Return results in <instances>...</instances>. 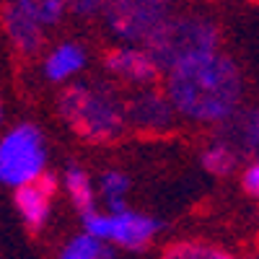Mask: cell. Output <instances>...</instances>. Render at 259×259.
Segmentation results:
<instances>
[{"label": "cell", "instance_id": "cell-1", "mask_svg": "<svg viewBox=\"0 0 259 259\" xmlns=\"http://www.w3.org/2000/svg\"><path fill=\"white\" fill-rule=\"evenodd\" d=\"M166 94L174 109L194 122H231L239 114L244 80L228 55L192 57L168 70Z\"/></svg>", "mask_w": 259, "mask_h": 259}, {"label": "cell", "instance_id": "cell-2", "mask_svg": "<svg viewBox=\"0 0 259 259\" xmlns=\"http://www.w3.org/2000/svg\"><path fill=\"white\" fill-rule=\"evenodd\" d=\"M57 112L78 138L89 143H112L127 127L124 104L109 83H78L65 89L57 99Z\"/></svg>", "mask_w": 259, "mask_h": 259}, {"label": "cell", "instance_id": "cell-3", "mask_svg": "<svg viewBox=\"0 0 259 259\" xmlns=\"http://www.w3.org/2000/svg\"><path fill=\"white\" fill-rule=\"evenodd\" d=\"M221 31L210 18L202 16H171L166 24L145 41V50L153 55L161 70H174L177 65L218 52Z\"/></svg>", "mask_w": 259, "mask_h": 259}, {"label": "cell", "instance_id": "cell-4", "mask_svg": "<svg viewBox=\"0 0 259 259\" xmlns=\"http://www.w3.org/2000/svg\"><path fill=\"white\" fill-rule=\"evenodd\" d=\"M47 148L39 124L24 122L13 127L0 143V182L8 187H26L45 174Z\"/></svg>", "mask_w": 259, "mask_h": 259}, {"label": "cell", "instance_id": "cell-5", "mask_svg": "<svg viewBox=\"0 0 259 259\" xmlns=\"http://www.w3.org/2000/svg\"><path fill=\"white\" fill-rule=\"evenodd\" d=\"M171 0H109L104 21L124 41H148L171 18Z\"/></svg>", "mask_w": 259, "mask_h": 259}, {"label": "cell", "instance_id": "cell-6", "mask_svg": "<svg viewBox=\"0 0 259 259\" xmlns=\"http://www.w3.org/2000/svg\"><path fill=\"white\" fill-rule=\"evenodd\" d=\"M174 104L168 94L156 89H143L124 101L127 124L140 130V133H166L174 124Z\"/></svg>", "mask_w": 259, "mask_h": 259}, {"label": "cell", "instance_id": "cell-7", "mask_svg": "<svg viewBox=\"0 0 259 259\" xmlns=\"http://www.w3.org/2000/svg\"><path fill=\"white\" fill-rule=\"evenodd\" d=\"M104 65L117 78H124V80L138 83V85H153L161 75V68L153 60V55L148 50H135V47L109 50L104 57Z\"/></svg>", "mask_w": 259, "mask_h": 259}, {"label": "cell", "instance_id": "cell-8", "mask_svg": "<svg viewBox=\"0 0 259 259\" xmlns=\"http://www.w3.org/2000/svg\"><path fill=\"white\" fill-rule=\"evenodd\" d=\"M161 221L148 218L143 212L124 210L119 215H109V241H114L122 249H145L150 239L158 233Z\"/></svg>", "mask_w": 259, "mask_h": 259}, {"label": "cell", "instance_id": "cell-9", "mask_svg": "<svg viewBox=\"0 0 259 259\" xmlns=\"http://www.w3.org/2000/svg\"><path fill=\"white\" fill-rule=\"evenodd\" d=\"M3 24H6V34L11 39V45L21 55H36L41 50V41H45L41 24L34 16H29L16 0L3 8Z\"/></svg>", "mask_w": 259, "mask_h": 259}, {"label": "cell", "instance_id": "cell-10", "mask_svg": "<svg viewBox=\"0 0 259 259\" xmlns=\"http://www.w3.org/2000/svg\"><path fill=\"white\" fill-rule=\"evenodd\" d=\"M221 140L228 143L239 156L259 161V106L236 114L226 127V138L221 135Z\"/></svg>", "mask_w": 259, "mask_h": 259}, {"label": "cell", "instance_id": "cell-11", "mask_svg": "<svg viewBox=\"0 0 259 259\" xmlns=\"http://www.w3.org/2000/svg\"><path fill=\"white\" fill-rule=\"evenodd\" d=\"M50 194L41 189L36 182L26 184V187H18L16 194H13V202L21 212V218H24V223L29 226L31 233L41 231L50 218Z\"/></svg>", "mask_w": 259, "mask_h": 259}, {"label": "cell", "instance_id": "cell-12", "mask_svg": "<svg viewBox=\"0 0 259 259\" xmlns=\"http://www.w3.org/2000/svg\"><path fill=\"white\" fill-rule=\"evenodd\" d=\"M85 65V50L75 41H65V45L55 47L50 52V57L45 60V75L55 83L70 78L73 73H78Z\"/></svg>", "mask_w": 259, "mask_h": 259}, {"label": "cell", "instance_id": "cell-13", "mask_svg": "<svg viewBox=\"0 0 259 259\" xmlns=\"http://www.w3.org/2000/svg\"><path fill=\"white\" fill-rule=\"evenodd\" d=\"M65 189L70 192L73 205H75L83 215L96 212V210H94V207H96V197H94L91 179H89V174H85L80 166H75V163L68 166V171H65Z\"/></svg>", "mask_w": 259, "mask_h": 259}, {"label": "cell", "instance_id": "cell-14", "mask_svg": "<svg viewBox=\"0 0 259 259\" xmlns=\"http://www.w3.org/2000/svg\"><path fill=\"white\" fill-rule=\"evenodd\" d=\"M163 259H233L226 249L205 241H177L166 246Z\"/></svg>", "mask_w": 259, "mask_h": 259}, {"label": "cell", "instance_id": "cell-15", "mask_svg": "<svg viewBox=\"0 0 259 259\" xmlns=\"http://www.w3.org/2000/svg\"><path fill=\"white\" fill-rule=\"evenodd\" d=\"M200 161H202V168L210 171V174H215V177H228L231 171L236 168V163H239V153H236L228 143L218 140V143H212V145L205 150Z\"/></svg>", "mask_w": 259, "mask_h": 259}, {"label": "cell", "instance_id": "cell-16", "mask_svg": "<svg viewBox=\"0 0 259 259\" xmlns=\"http://www.w3.org/2000/svg\"><path fill=\"white\" fill-rule=\"evenodd\" d=\"M130 187V179L119 171H106L101 177V192L106 197V207L112 210V215H119L127 210V202H124V192Z\"/></svg>", "mask_w": 259, "mask_h": 259}, {"label": "cell", "instance_id": "cell-17", "mask_svg": "<svg viewBox=\"0 0 259 259\" xmlns=\"http://www.w3.org/2000/svg\"><path fill=\"white\" fill-rule=\"evenodd\" d=\"M29 16H34L41 26H52L62 18L68 0H16Z\"/></svg>", "mask_w": 259, "mask_h": 259}, {"label": "cell", "instance_id": "cell-18", "mask_svg": "<svg viewBox=\"0 0 259 259\" xmlns=\"http://www.w3.org/2000/svg\"><path fill=\"white\" fill-rule=\"evenodd\" d=\"M101 251H104L101 239H96L91 233H83V236H75V239L65 246L60 259H99Z\"/></svg>", "mask_w": 259, "mask_h": 259}, {"label": "cell", "instance_id": "cell-19", "mask_svg": "<svg viewBox=\"0 0 259 259\" xmlns=\"http://www.w3.org/2000/svg\"><path fill=\"white\" fill-rule=\"evenodd\" d=\"M106 6H109V0H68V11H73L75 16H83V18L104 13Z\"/></svg>", "mask_w": 259, "mask_h": 259}, {"label": "cell", "instance_id": "cell-20", "mask_svg": "<svg viewBox=\"0 0 259 259\" xmlns=\"http://www.w3.org/2000/svg\"><path fill=\"white\" fill-rule=\"evenodd\" d=\"M241 187H244V192L249 194V197H256V200H259V161H254V163L244 171Z\"/></svg>", "mask_w": 259, "mask_h": 259}, {"label": "cell", "instance_id": "cell-21", "mask_svg": "<svg viewBox=\"0 0 259 259\" xmlns=\"http://www.w3.org/2000/svg\"><path fill=\"white\" fill-rule=\"evenodd\" d=\"M36 184H39L41 189H45V192L50 194V197L57 192V177H55V174H50V171H45V174H41V177L36 179Z\"/></svg>", "mask_w": 259, "mask_h": 259}, {"label": "cell", "instance_id": "cell-22", "mask_svg": "<svg viewBox=\"0 0 259 259\" xmlns=\"http://www.w3.org/2000/svg\"><path fill=\"white\" fill-rule=\"evenodd\" d=\"M99 259H117V256H114V251H112V249H106V246H104V251H101V256H99Z\"/></svg>", "mask_w": 259, "mask_h": 259}]
</instances>
